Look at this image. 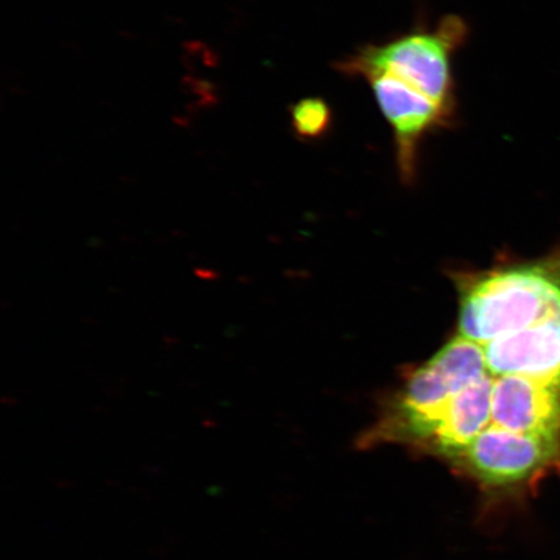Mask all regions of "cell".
<instances>
[{"label": "cell", "mask_w": 560, "mask_h": 560, "mask_svg": "<svg viewBox=\"0 0 560 560\" xmlns=\"http://www.w3.org/2000/svg\"><path fill=\"white\" fill-rule=\"evenodd\" d=\"M468 34L470 27L464 19L446 15L433 30L420 24L383 44L362 46L335 62L334 68L349 77H360L369 70L394 75L457 118L458 97L452 60L466 45Z\"/></svg>", "instance_id": "6da1fadb"}, {"label": "cell", "mask_w": 560, "mask_h": 560, "mask_svg": "<svg viewBox=\"0 0 560 560\" xmlns=\"http://www.w3.org/2000/svg\"><path fill=\"white\" fill-rule=\"evenodd\" d=\"M560 314V277L544 269L495 272L467 292L460 336L485 347Z\"/></svg>", "instance_id": "7a4b0ae2"}, {"label": "cell", "mask_w": 560, "mask_h": 560, "mask_svg": "<svg viewBox=\"0 0 560 560\" xmlns=\"http://www.w3.org/2000/svg\"><path fill=\"white\" fill-rule=\"evenodd\" d=\"M488 374L485 347L459 336L410 377L385 435L432 440L452 398Z\"/></svg>", "instance_id": "3957f363"}, {"label": "cell", "mask_w": 560, "mask_h": 560, "mask_svg": "<svg viewBox=\"0 0 560 560\" xmlns=\"http://www.w3.org/2000/svg\"><path fill=\"white\" fill-rule=\"evenodd\" d=\"M455 458L488 487L517 486L560 467V439L490 424Z\"/></svg>", "instance_id": "277c9868"}, {"label": "cell", "mask_w": 560, "mask_h": 560, "mask_svg": "<svg viewBox=\"0 0 560 560\" xmlns=\"http://www.w3.org/2000/svg\"><path fill=\"white\" fill-rule=\"evenodd\" d=\"M373 89L385 120L394 129L397 159L405 175L415 172L418 147L432 131L450 128L457 118L446 114L429 96L406 85L396 77L377 70L362 73Z\"/></svg>", "instance_id": "5b68a950"}, {"label": "cell", "mask_w": 560, "mask_h": 560, "mask_svg": "<svg viewBox=\"0 0 560 560\" xmlns=\"http://www.w3.org/2000/svg\"><path fill=\"white\" fill-rule=\"evenodd\" d=\"M492 424L528 435L560 439V382L497 376Z\"/></svg>", "instance_id": "8992f818"}, {"label": "cell", "mask_w": 560, "mask_h": 560, "mask_svg": "<svg viewBox=\"0 0 560 560\" xmlns=\"http://www.w3.org/2000/svg\"><path fill=\"white\" fill-rule=\"evenodd\" d=\"M489 373L560 382V314L485 346Z\"/></svg>", "instance_id": "52a82bcc"}, {"label": "cell", "mask_w": 560, "mask_h": 560, "mask_svg": "<svg viewBox=\"0 0 560 560\" xmlns=\"http://www.w3.org/2000/svg\"><path fill=\"white\" fill-rule=\"evenodd\" d=\"M494 377L488 374L458 392L440 418L432 444L446 457H457L492 423Z\"/></svg>", "instance_id": "ba28073f"}, {"label": "cell", "mask_w": 560, "mask_h": 560, "mask_svg": "<svg viewBox=\"0 0 560 560\" xmlns=\"http://www.w3.org/2000/svg\"><path fill=\"white\" fill-rule=\"evenodd\" d=\"M292 130L301 139H319L330 131L334 114L322 97H304L290 107Z\"/></svg>", "instance_id": "9c48e42d"}]
</instances>
